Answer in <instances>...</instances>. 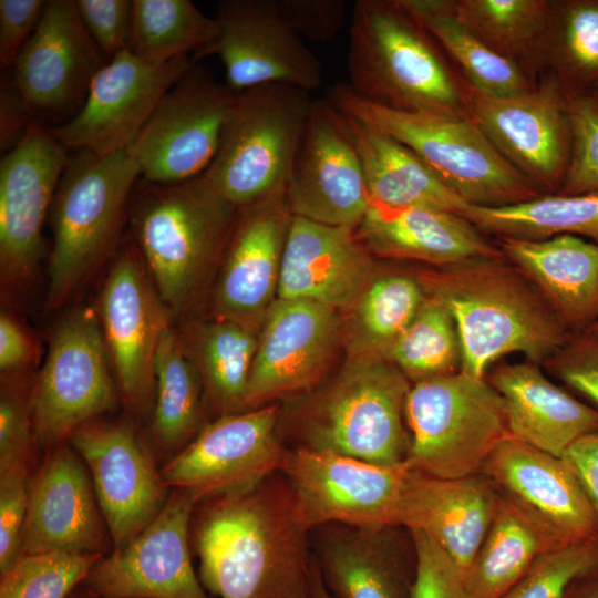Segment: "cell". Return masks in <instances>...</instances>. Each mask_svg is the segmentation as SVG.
<instances>
[{
	"label": "cell",
	"mask_w": 598,
	"mask_h": 598,
	"mask_svg": "<svg viewBox=\"0 0 598 598\" xmlns=\"http://www.w3.org/2000/svg\"><path fill=\"white\" fill-rule=\"evenodd\" d=\"M193 524L198 577L217 598H299L312 560L286 482L268 478L200 502Z\"/></svg>",
	"instance_id": "obj_1"
},
{
	"label": "cell",
	"mask_w": 598,
	"mask_h": 598,
	"mask_svg": "<svg viewBox=\"0 0 598 598\" xmlns=\"http://www.w3.org/2000/svg\"><path fill=\"white\" fill-rule=\"evenodd\" d=\"M453 317L461 371L485 378L511 353L543 365L571 336L533 283L505 257L435 267L419 278Z\"/></svg>",
	"instance_id": "obj_2"
},
{
	"label": "cell",
	"mask_w": 598,
	"mask_h": 598,
	"mask_svg": "<svg viewBox=\"0 0 598 598\" xmlns=\"http://www.w3.org/2000/svg\"><path fill=\"white\" fill-rule=\"evenodd\" d=\"M432 37L395 0H358L349 32L351 91L377 105L470 117Z\"/></svg>",
	"instance_id": "obj_3"
},
{
	"label": "cell",
	"mask_w": 598,
	"mask_h": 598,
	"mask_svg": "<svg viewBox=\"0 0 598 598\" xmlns=\"http://www.w3.org/2000/svg\"><path fill=\"white\" fill-rule=\"evenodd\" d=\"M130 208L135 247L157 292L173 315L184 312L226 249L238 209L203 174L172 184L140 178Z\"/></svg>",
	"instance_id": "obj_4"
},
{
	"label": "cell",
	"mask_w": 598,
	"mask_h": 598,
	"mask_svg": "<svg viewBox=\"0 0 598 598\" xmlns=\"http://www.w3.org/2000/svg\"><path fill=\"white\" fill-rule=\"evenodd\" d=\"M140 168L127 150L100 156L79 150L58 184L45 309L62 307L116 248Z\"/></svg>",
	"instance_id": "obj_5"
},
{
	"label": "cell",
	"mask_w": 598,
	"mask_h": 598,
	"mask_svg": "<svg viewBox=\"0 0 598 598\" xmlns=\"http://www.w3.org/2000/svg\"><path fill=\"white\" fill-rule=\"evenodd\" d=\"M326 99L408 146L468 205L502 207L542 196L471 117L377 105L360 99L347 83L331 85Z\"/></svg>",
	"instance_id": "obj_6"
},
{
	"label": "cell",
	"mask_w": 598,
	"mask_h": 598,
	"mask_svg": "<svg viewBox=\"0 0 598 598\" xmlns=\"http://www.w3.org/2000/svg\"><path fill=\"white\" fill-rule=\"evenodd\" d=\"M312 102L287 84L236 92L205 179L237 209L285 194Z\"/></svg>",
	"instance_id": "obj_7"
},
{
	"label": "cell",
	"mask_w": 598,
	"mask_h": 598,
	"mask_svg": "<svg viewBox=\"0 0 598 598\" xmlns=\"http://www.w3.org/2000/svg\"><path fill=\"white\" fill-rule=\"evenodd\" d=\"M411 385L386 358L361 354L310 402L302 421V448L379 465L406 464L404 409Z\"/></svg>",
	"instance_id": "obj_8"
},
{
	"label": "cell",
	"mask_w": 598,
	"mask_h": 598,
	"mask_svg": "<svg viewBox=\"0 0 598 598\" xmlns=\"http://www.w3.org/2000/svg\"><path fill=\"white\" fill-rule=\"evenodd\" d=\"M406 465L441 478L481 473L508 435L504 403L486 378L463 371L415 382L404 409Z\"/></svg>",
	"instance_id": "obj_9"
},
{
	"label": "cell",
	"mask_w": 598,
	"mask_h": 598,
	"mask_svg": "<svg viewBox=\"0 0 598 598\" xmlns=\"http://www.w3.org/2000/svg\"><path fill=\"white\" fill-rule=\"evenodd\" d=\"M107 360L99 313L81 307L59 322L32 388V422L39 445L51 450L66 442L75 429L116 405Z\"/></svg>",
	"instance_id": "obj_10"
},
{
	"label": "cell",
	"mask_w": 598,
	"mask_h": 598,
	"mask_svg": "<svg viewBox=\"0 0 598 598\" xmlns=\"http://www.w3.org/2000/svg\"><path fill=\"white\" fill-rule=\"evenodd\" d=\"M280 472L296 516L307 532L329 524L358 528L400 526L411 474L406 464L379 465L300 447L290 451Z\"/></svg>",
	"instance_id": "obj_11"
},
{
	"label": "cell",
	"mask_w": 598,
	"mask_h": 598,
	"mask_svg": "<svg viewBox=\"0 0 598 598\" xmlns=\"http://www.w3.org/2000/svg\"><path fill=\"white\" fill-rule=\"evenodd\" d=\"M236 92L196 62L163 96L127 148L141 178L172 184L206 172Z\"/></svg>",
	"instance_id": "obj_12"
},
{
	"label": "cell",
	"mask_w": 598,
	"mask_h": 598,
	"mask_svg": "<svg viewBox=\"0 0 598 598\" xmlns=\"http://www.w3.org/2000/svg\"><path fill=\"white\" fill-rule=\"evenodd\" d=\"M279 415L274 404L220 415L161 468L165 484L197 504L260 485L290 453L276 436Z\"/></svg>",
	"instance_id": "obj_13"
},
{
	"label": "cell",
	"mask_w": 598,
	"mask_h": 598,
	"mask_svg": "<svg viewBox=\"0 0 598 598\" xmlns=\"http://www.w3.org/2000/svg\"><path fill=\"white\" fill-rule=\"evenodd\" d=\"M285 200L292 216L353 229L370 207L347 116L327 99L312 102Z\"/></svg>",
	"instance_id": "obj_14"
},
{
	"label": "cell",
	"mask_w": 598,
	"mask_h": 598,
	"mask_svg": "<svg viewBox=\"0 0 598 598\" xmlns=\"http://www.w3.org/2000/svg\"><path fill=\"white\" fill-rule=\"evenodd\" d=\"M195 63L179 58L154 64L124 51L96 72L79 112L49 131L66 150L100 156L127 150L163 96Z\"/></svg>",
	"instance_id": "obj_15"
},
{
	"label": "cell",
	"mask_w": 598,
	"mask_h": 598,
	"mask_svg": "<svg viewBox=\"0 0 598 598\" xmlns=\"http://www.w3.org/2000/svg\"><path fill=\"white\" fill-rule=\"evenodd\" d=\"M197 503L173 488L155 519L103 556L83 581L105 598H210L190 558V520Z\"/></svg>",
	"instance_id": "obj_16"
},
{
	"label": "cell",
	"mask_w": 598,
	"mask_h": 598,
	"mask_svg": "<svg viewBox=\"0 0 598 598\" xmlns=\"http://www.w3.org/2000/svg\"><path fill=\"white\" fill-rule=\"evenodd\" d=\"M133 245L112 265L100 298L99 318L120 391L136 412L155 395L154 361L172 311L146 274Z\"/></svg>",
	"instance_id": "obj_17"
},
{
	"label": "cell",
	"mask_w": 598,
	"mask_h": 598,
	"mask_svg": "<svg viewBox=\"0 0 598 598\" xmlns=\"http://www.w3.org/2000/svg\"><path fill=\"white\" fill-rule=\"evenodd\" d=\"M470 117L495 148L539 189L559 190L571 154L565 87L554 75L507 97L467 94Z\"/></svg>",
	"instance_id": "obj_18"
},
{
	"label": "cell",
	"mask_w": 598,
	"mask_h": 598,
	"mask_svg": "<svg viewBox=\"0 0 598 598\" xmlns=\"http://www.w3.org/2000/svg\"><path fill=\"white\" fill-rule=\"evenodd\" d=\"M214 18L218 37L202 59L219 56L233 91L287 84L311 92L322 84L321 62L287 23L276 1H219Z\"/></svg>",
	"instance_id": "obj_19"
},
{
	"label": "cell",
	"mask_w": 598,
	"mask_h": 598,
	"mask_svg": "<svg viewBox=\"0 0 598 598\" xmlns=\"http://www.w3.org/2000/svg\"><path fill=\"white\" fill-rule=\"evenodd\" d=\"M69 161L66 148L37 120L0 162V270L22 286L42 255V227Z\"/></svg>",
	"instance_id": "obj_20"
},
{
	"label": "cell",
	"mask_w": 598,
	"mask_h": 598,
	"mask_svg": "<svg viewBox=\"0 0 598 598\" xmlns=\"http://www.w3.org/2000/svg\"><path fill=\"white\" fill-rule=\"evenodd\" d=\"M68 442L85 464L113 547L133 539L161 513L167 488L161 470L125 422L90 421Z\"/></svg>",
	"instance_id": "obj_21"
},
{
	"label": "cell",
	"mask_w": 598,
	"mask_h": 598,
	"mask_svg": "<svg viewBox=\"0 0 598 598\" xmlns=\"http://www.w3.org/2000/svg\"><path fill=\"white\" fill-rule=\"evenodd\" d=\"M262 321L245 410L313 386L324 373L340 333L333 308L305 299L277 298Z\"/></svg>",
	"instance_id": "obj_22"
},
{
	"label": "cell",
	"mask_w": 598,
	"mask_h": 598,
	"mask_svg": "<svg viewBox=\"0 0 598 598\" xmlns=\"http://www.w3.org/2000/svg\"><path fill=\"white\" fill-rule=\"evenodd\" d=\"M107 62L78 12L74 0H49L11 72L35 114L58 115L82 107L96 72Z\"/></svg>",
	"instance_id": "obj_23"
},
{
	"label": "cell",
	"mask_w": 598,
	"mask_h": 598,
	"mask_svg": "<svg viewBox=\"0 0 598 598\" xmlns=\"http://www.w3.org/2000/svg\"><path fill=\"white\" fill-rule=\"evenodd\" d=\"M113 542L89 471L66 441L49 450L31 480L21 554L104 555Z\"/></svg>",
	"instance_id": "obj_24"
},
{
	"label": "cell",
	"mask_w": 598,
	"mask_h": 598,
	"mask_svg": "<svg viewBox=\"0 0 598 598\" xmlns=\"http://www.w3.org/2000/svg\"><path fill=\"white\" fill-rule=\"evenodd\" d=\"M215 293L217 319L254 330L277 295L291 213L285 194L238 209Z\"/></svg>",
	"instance_id": "obj_25"
},
{
	"label": "cell",
	"mask_w": 598,
	"mask_h": 598,
	"mask_svg": "<svg viewBox=\"0 0 598 598\" xmlns=\"http://www.w3.org/2000/svg\"><path fill=\"white\" fill-rule=\"evenodd\" d=\"M371 252L353 228L292 216L282 251L277 298L333 309L354 305L372 280Z\"/></svg>",
	"instance_id": "obj_26"
},
{
	"label": "cell",
	"mask_w": 598,
	"mask_h": 598,
	"mask_svg": "<svg viewBox=\"0 0 598 598\" xmlns=\"http://www.w3.org/2000/svg\"><path fill=\"white\" fill-rule=\"evenodd\" d=\"M316 563L334 598H412L417 556L404 527L334 525L322 535Z\"/></svg>",
	"instance_id": "obj_27"
},
{
	"label": "cell",
	"mask_w": 598,
	"mask_h": 598,
	"mask_svg": "<svg viewBox=\"0 0 598 598\" xmlns=\"http://www.w3.org/2000/svg\"><path fill=\"white\" fill-rule=\"evenodd\" d=\"M501 491L484 474L441 478L411 470L399 525L431 537L462 578L494 517Z\"/></svg>",
	"instance_id": "obj_28"
},
{
	"label": "cell",
	"mask_w": 598,
	"mask_h": 598,
	"mask_svg": "<svg viewBox=\"0 0 598 598\" xmlns=\"http://www.w3.org/2000/svg\"><path fill=\"white\" fill-rule=\"evenodd\" d=\"M481 473L545 518L568 542L598 538L597 517L563 457L508 434L489 454Z\"/></svg>",
	"instance_id": "obj_29"
},
{
	"label": "cell",
	"mask_w": 598,
	"mask_h": 598,
	"mask_svg": "<svg viewBox=\"0 0 598 598\" xmlns=\"http://www.w3.org/2000/svg\"><path fill=\"white\" fill-rule=\"evenodd\" d=\"M485 378L503 400L508 434L530 446L561 457L598 430V409L550 381L535 362L502 363Z\"/></svg>",
	"instance_id": "obj_30"
},
{
	"label": "cell",
	"mask_w": 598,
	"mask_h": 598,
	"mask_svg": "<svg viewBox=\"0 0 598 598\" xmlns=\"http://www.w3.org/2000/svg\"><path fill=\"white\" fill-rule=\"evenodd\" d=\"M371 252L443 267L474 258H503L498 246L464 217L437 209L375 204L354 229Z\"/></svg>",
	"instance_id": "obj_31"
},
{
	"label": "cell",
	"mask_w": 598,
	"mask_h": 598,
	"mask_svg": "<svg viewBox=\"0 0 598 598\" xmlns=\"http://www.w3.org/2000/svg\"><path fill=\"white\" fill-rule=\"evenodd\" d=\"M496 245L571 334L585 333L598 320V243L559 235L543 240L498 237Z\"/></svg>",
	"instance_id": "obj_32"
},
{
	"label": "cell",
	"mask_w": 598,
	"mask_h": 598,
	"mask_svg": "<svg viewBox=\"0 0 598 598\" xmlns=\"http://www.w3.org/2000/svg\"><path fill=\"white\" fill-rule=\"evenodd\" d=\"M499 491L489 528L463 578L472 598L502 597L539 557L573 544L526 504Z\"/></svg>",
	"instance_id": "obj_33"
},
{
	"label": "cell",
	"mask_w": 598,
	"mask_h": 598,
	"mask_svg": "<svg viewBox=\"0 0 598 598\" xmlns=\"http://www.w3.org/2000/svg\"><path fill=\"white\" fill-rule=\"evenodd\" d=\"M344 114V113H343ZM371 204L461 214L468 204L413 151L380 128L346 115Z\"/></svg>",
	"instance_id": "obj_34"
},
{
	"label": "cell",
	"mask_w": 598,
	"mask_h": 598,
	"mask_svg": "<svg viewBox=\"0 0 598 598\" xmlns=\"http://www.w3.org/2000/svg\"><path fill=\"white\" fill-rule=\"evenodd\" d=\"M457 63L471 91L507 97L533 86L517 63L499 55L454 16V0H395Z\"/></svg>",
	"instance_id": "obj_35"
},
{
	"label": "cell",
	"mask_w": 598,
	"mask_h": 598,
	"mask_svg": "<svg viewBox=\"0 0 598 598\" xmlns=\"http://www.w3.org/2000/svg\"><path fill=\"white\" fill-rule=\"evenodd\" d=\"M178 336L221 415L246 411L245 396L258 346L255 331L231 320L217 319L186 326Z\"/></svg>",
	"instance_id": "obj_36"
},
{
	"label": "cell",
	"mask_w": 598,
	"mask_h": 598,
	"mask_svg": "<svg viewBox=\"0 0 598 598\" xmlns=\"http://www.w3.org/2000/svg\"><path fill=\"white\" fill-rule=\"evenodd\" d=\"M461 216L484 235L497 238L543 240L574 235L598 243V192L542 195L502 207L468 205Z\"/></svg>",
	"instance_id": "obj_37"
},
{
	"label": "cell",
	"mask_w": 598,
	"mask_h": 598,
	"mask_svg": "<svg viewBox=\"0 0 598 598\" xmlns=\"http://www.w3.org/2000/svg\"><path fill=\"white\" fill-rule=\"evenodd\" d=\"M218 32L216 19L189 0H133L127 51L154 64L179 58L199 62Z\"/></svg>",
	"instance_id": "obj_38"
},
{
	"label": "cell",
	"mask_w": 598,
	"mask_h": 598,
	"mask_svg": "<svg viewBox=\"0 0 598 598\" xmlns=\"http://www.w3.org/2000/svg\"><path fill=\"white\" fill-rule=\"evenodd\" d=\"M154 378L152 434L161 447L175 448L198 430L203 382L173 327L161 338Z\"/></svg>",
	"instance_id": "obj_39"
},
{
	"label": "cell",
	"mask_w": 598,
	"mask_h": 598,
	"mask_svg": "<svg viewBox=\"0 0 598 598\" xmlns=\"http://www.w3.org/2000/svg\"><path fill=\"white\" fill-rule=\"evenodd\" d=\"M550 10L544 0H454L453 13L489 49L520 65L544 50Z\"/></svg>",
	"instance_id": "obj_40"
},
{
	"label": "cell",
	"mask_w": 598,
	"mask_h": 598,
	"mask_svg": "<svg viewBox=\"0 0 598 598\" xmlns=\"http://www.w3.org/2000/svg\"><path fill=\"white\" fill-rule=\"evenodd\" d=\"M544 50L568 93L598 87V0L551 2Z\"/></svg>",
	"instance_id": "obj_41"
},
{
	"label": "cell",
	"mask_w": 598,
	"mask_h": 598,
	"mask_svg": "<svg viewBox=\"0 0 598 598\" xmlns=\"http://www.w3.org/2000/svg\"><path fill=\"white\" fill-rule=\"evenodd\" d=\"M425 298L415 277L388 274L372 278L354 302L352 333L361 354L385 358Z\"/></svg>",
	"instance_id": "obj_42"
},
{
	"label": "cell",
	"mask_w": 598,
	"mask_h": 598,
	"mask_svg": "<svg viewBox=\"0 0 598 598\" xmlns=\"http://www.w3.org/2000/svg\"><path fill=\"white\" fill-rule=\"evenodd\" d=\"M385 358L413 383L460 371V336L455 321L444 305L426 296L415 317Z\"/></svg>",
	"instance_id": "obj_43"
},
{
	"label": "cell",
	"mask_w": 598,
	"mask_h": 598,
	"mask_svg": "<svg viewBox=\"0 0 598 598\" xmlns=\"http://www.w3.org/2000/svg\"><path fill=\"white\" fill-rule=\"evenodd\" d=\"M101 554H21L0 575V598H68L89 576Z\"/></svg>",
	"instance_id": "obj_44"
},
{
	"label": "cell",
	"mask_w": 598,
	"mask_h": 598,
	"mask_svg": "<svg viewBox=\"0 0 598 598\" xmlns=\"http://www.w3.org/2000/svg\"><path fill=\"white\" fill-rule=\"evenodd\" d=\"M598 571V538L539 557L499 598H561L578 579Z\"/></svg>",
	"instance_id": "obj_45"
},
{
	"label": "cell",
	"mask_w": 598,
	"mask_h": 598,
	"mask_svg": "<svg viewBox=\"0 0 598 598\" xmlns=\"http://www.w3.org/2000/svg\"><path fill=\"white\" fill-rule=\"evenodd\" d=\"M571 154L557 194L598 192V102L588 93H568Z\"/></svg>",
	"instance_id": "obj_46"
},
{
	"label": "cell",
	"mask_w": 598,
	"mask_h": 598,
	"mask_svg": "<svg viewBox=\"0 0 598 598\" xmlns=\"http://www.w3.org/2000/svg\"><path fill=\"white\" fill-rule=\"evenodd\" d=\"M32 388L6 382L0 398V472L33 462Z\"/></svg>",
	"instance_id": "obj_47"
},
{
	"label": "cell",
	"mask_w": 598,
	"mask_h": 598,
	"mask_svg": "<svg viewBox=\"0 0 598 598\" xmlns=\"http://www.w3.org/2000/svg\"><path fill=\"white\" fill-rule=\"evenodd\" d=\"M543 367L598 408V337L571 334Z\"/></svg>",
	"instance_id": "obj_48"
},
{
	"label": "cell",
	"mask_w": 598,
	"mask_h": 598,
	"mask_svg": "<svg viewBox=\"0 0 598 598\" xmlns=\"http://www.w3.org/2000/svg\"><path fill=\"white\" fill-rule=\"evenodd\" d=\"M30 484V468L0 472V574L20 556Z\"/></svg>",
	"instance_id": "obj_49"
},
{
	"label": "cell",
	"mask_w": 598,
	"mask_h": 598,
	"mask_svg": "<svg viewBox=\"0 0 598 598\" xmlns=\"http://www.w3.org/2000/svg\"><path fill=\"white\" fill-rule=\"evenodd\" d=\"M410 533L417 556L412 598H472L444 550L423 532Z\"/></svg>",
	"instance_id": "obj_50"
},
{
	"label": "cell",
	"mask_w": 598,
	"mask_h": 598,
	"mask_svg": "<svg viewBox=\"0 0 598 598\" xmlns=\"http://www.w3.org/2000/svg\"><path fill=\"white\" fill-rule=\"evenodd\" d=\"M81 21L109 61L128 50L133 0H76Z\"/></svg>",
	"instance_id": "obj_51"
},
{
	"label": "cell",
	"mask_w": 598,
	"mask_h": 598,
	"mask_svg": "<svg viewBox=\"0 0 598 598\" xmlns=\"http://www.w3.org/2000/svg\"><path fill=\"white\" fill-rule=\"evenodd\" d=\"M278 9L291 29L302 39L328 42L340 32L347 6L341 0H278Z\"/></svg>",
	"instance_id": "obj_52"
},
{
	"label": "cell",
	"mask_w": 598,
	"mask_h": 598,
	"mask_svg": "<svg viewBox=\"0 0 598 598\" xmlns=\"http://www.w3.org/2000/svg\"><path fill=\"white\" fill-rule=\"evenodd\" d=\"M45 2L43 0H0L1 69H12L40 22Z\"/></svg>",
	"instance_id": "obj_53"
},
{
	"label": "cell",
	"mask_w": 598,
	"mask_h": 598,
	"mask_svg": "<svg viewBox=\"0 0 598 598\" xmlns=\"http://www.w3.org/2000/svg\"><path fill=\"white\" fill-rule=\"evenodd\" d=\"M561 457L576 475L598 520V430L574 442Z\"/></svg>",
	"instance_id": "obj_54"
},
{
	"label": "cell",
	"mask_w": 598,
	"mask_h": 598,
	"mask_svg": "<svg viewBox=\"0 0 598 598\" xmlns=\"http://www.w3.org/2000/svg\"><path fill=\"white\" fill-rule=\"evenodd\" d=\"M33 114L16 87L11 75L1 82L0 93V145L8 152L20 140Z\"/></svg>",
	"instance_id": "obj_55"
},
{
	"label": "cell",
	"mask_w": 598,
	"mask_h": 598,
	"mask_svg": "<svg viewBox=\"0 0 598 598\" xmlns=\"http://www.w3.org/2000/svg\"><path fill=\"white\" fill-rule=\"evenodd\" d=\"M35 354L30 334L7 312L0 316V369L13 373L30 364Z\"/></svg>",
	"instance_id": "obj_56"
},
{
	"label": "cell",
	"mask_w": 598,
	"mask_h": 598,
	"mask_svg": "<svg viewBox=\"0 0 598 598\" xmlns=\"http://www.w3.org/2000/svg\"><path fill=\"white\" fill-rule=\"evenodd\" d=\"M561 598H598V571L576 580Z\"/></svg>",
	"instance_id": "obj_57"
},
{
	"label": "cell",
	"mask_w": 598,
	"mask_h": 598,
	"mask_svg": "<svg viewBox=\"0 0 598 598\" xmlns=\"http://www.w3.org/2000/svg\"><path fill=\"white\" fill-rule=\"evenodd\" d=\"M308 594L310 598H334L328 590L316 560H312L308 577Z\"/></svg>",
	"instance_id": "obj_58"
},
{
	"label": "cell",
	"mask_w": 598,
	"mask_h": 598,
	"mask_svg": "<svg viewBox=\"0 0 598 598\" xmlns=\"http://www.w3.org/2000/svg\"><path fill=\"white\" fill-rule=\"evenodd\" d=\"M585 334L598 337V320L585 332Z\"/></svg>",
	"instance_id": "obj_59"
},
{
	"label": "cell",
	"mask_w": 598,
	"mask_h": 598,
	"mask_svg": "<svg viewBox=\"0 0 598 598\" xmlns=\"http://www.w3.org/2000/svg\"><path fill=\"white\" fill-rule=\"evenodd\" d=\"M73 598H105V597L96 596V595L91 594V592H89V591H86V590L84 589V592H83L82 595H79V596H76V597L74 596Z\"/></svg>",
	"instance_id": "obj_60"
},
{
	"label": "cell",
	"mask_w": 598,
	"mask_h": 598,
	"mask_svg": "<svg viewBox=\"0 0 598 598\" xmlns=\"http://www.w3.org/2000/svg\"><path fill=\"white\" fill-rule=\"evenodd\" d=\"M591 94L594 95V97L596 99V101L598 102V89L592 91Z\"/></svg>",
	"instance_id": "obj_61"
},
{
	"label": "cell",
	"mask_w": 598,
	"mask_h": 598,
	"mask_svg": "<svg viewBox=\"0 0 598 598\" xmlns=\"http://www.w3.org/2000/svg\"><path fill=\"white\" fill-rule=\"evenodd\" d=\"M300 598H310L308 591L305 595H302Z\"/></svg>",
	"instance_id": "obj_62"
},
{
	"label": "cell",
	"mask_w": 598,
	"mask_h": 598,
	"mask_svg": "<svg viewBox=\"0 0 598 598\" xmlns=\"http://www.w3.org/2000/svg\"><path fill=\"white\" fill-rule=\"evenodd\" d=\"M597 89H598V87H597ZM597 89H596V90H597ZM594 91H595V90H594Z\"/></svg>",
	"instance_id": "obj_63"
}]
</instances>
